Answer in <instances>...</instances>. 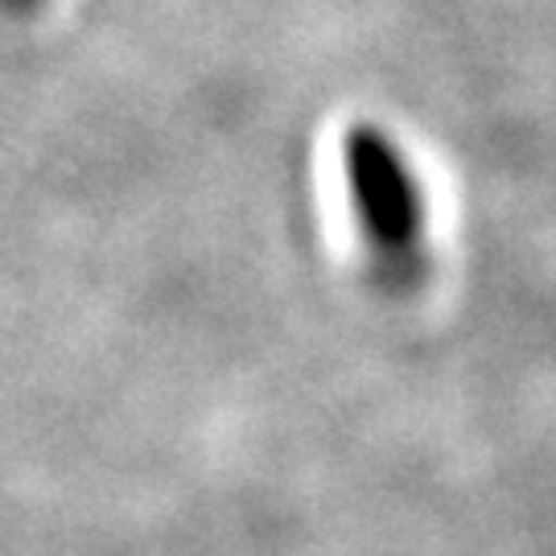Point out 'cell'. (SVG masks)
<instances>
[{"label":"cell","mask_w":556,"mask_h":556,"mask_svg":"<svg viewBox=\"0 0 556 556\" xmlns=\"http://www.w3.org/2000/svg\"><path fill=\"white\" fill-rule=\"evenodd\" d=\"M346 186L379 277L408 289L425 277V206L400 144L376 124H351L342 140Z\"/></svg>","instance_id":"1"},{"label":"cell","mask_w":556,"mask_h":556,"mask_svg":"<svg viewBox=\"0 0 556 556\" xmlns=\"http://www.w3.org/2000/svg\"><path fill=\"white\" fill-rule=\"evenodd\" d=\"M13 4H17V9H29V4H38V0H13Z\"/></svg>","instance_id":"2"}]
</instances>
